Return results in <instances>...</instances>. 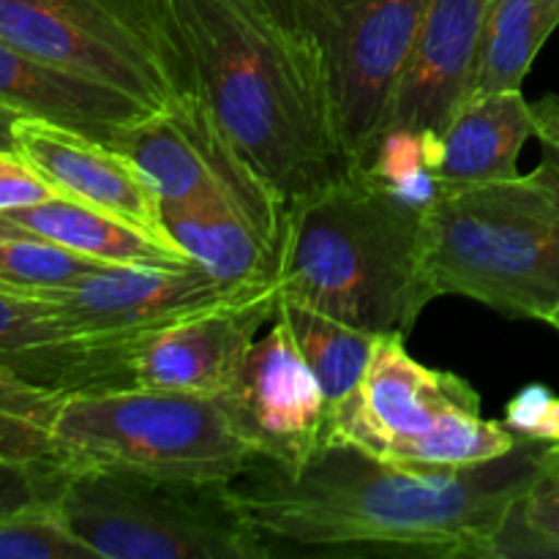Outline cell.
Instances as JSON below:
<instances>
[{
  "label": "cell",
  "mask_w": 559,
  "mask_h": 559,
  "mask_svg": "<svg viewBox=\"0 0 559 559\" xmlns=\"http://www.w3.org/2000/svg\"><path fill=\"white\" fill-rule=\"evenodd\" d=\"M557 456L522 440L491 462L415 467L325 442L298 469L254 456L224 491L267 557L491 559L513 502Z\"/></svg>",
  "instance_id": "6da1fadb"
},
{
  "label": "cell",
  "mask_w": 559,
  "mask_h": 559,
  "mask_svg": "<svg viewBox=\"0 0 559 559\" xmlns=\"http://www.w3.org/2000/svg\"><path fill=\"white\" fill-rule=\"evenodd\" d=\"M191 93L284 202L353 169L325 60L278 0H158Z\"/></svg>",
  "instance_id": "7a4b0ae2"
},
{
  "label": "cell",
  "mask_w": 559,
  "mask_h": 559,
  "mask_svg": "<svg viewBox=\"0 0 559 559\" xmlns=\"http://www.w3.org/2000/svg\"><path fill=\"white\" fill-rule=\"evenodd\" d=\"M426 211L353 167L284 213L278 298L360 331L407 336L435 300L424 265Z\"/></svg>",
  "instance_id": "3957f363"
},
{
  "label": "cell",
  "mask_w": 559,
  "mask_h": 559,
  "mask_svg": "<svg viewBox=\"0 0 559 559\" xmlns=\"http://www.w3.org/2000/svg\"><path fill=\"white\" fill-rule=\"evenodd\" d=\"M435 298L478 300L513 320L549 322L559 304V162L445 189L424 218Z\"/></svg>",
  "instance_id": "277c9868"
},
{
  "label": "cell",
  "mask_w": 559,
  "mask_h": 559,
  "mask_svg": "<svg viewBox=\"0 0 559 559\" xmlns=\"http://www.w3.org/2000/svg\"><path fill=\"white\" fill-rule=\"evenodd\" d=\"M49 431L66 469L115 467L227 486L254 459L218 396L202 393L158 388L74 393L60 402Z\"/></svg>",
  "instance_id": "5b68a950"
},
{
  "label": "cell",
  "mask_w": 559,
  "mask_h": 559,
  "mask_svg": "<svg viewBox=\"0 0 559 559\" xmlns=\"http://www.w3.org/2000/svg\"><path fill=\"white\" fill-rule=\"evenodd\" d=\"M328 442L382 462L469 467L506 456L522 440L480 415V393L464 377L418 364L402 333H388L358 391L331 409Z\"/></svg>",
  "instance_id": "8992f818"
},
{
  "label": "cell",
  "mask_w": 559,
  "mask_h": 559,
  "mask_svg": "<svg viewBox=\"0 0 559 559\" xmlns=\"http://www.w3.org/2000/svg\"><path fill=\"white\" fill-rule=\"evenodd\" d=\"M55 511L102 559H267L224 486L74 467Z\"/></svg>",
  "instance_id": "52a82bcc"
},
{
  "label": "cell",
  "mask_w": 559,
  "mask_h": 559,
  "mask_svg": "<svg viewBox=\"0 0 559 559\" xmlns=\"http://www.w3.org/2000/svg\"><path fill=\"white\" fill-rule=\"evenodd\" d=\"M0 38L147 109L191 93L158 0H0Z\"/></svg>",
  "instance_id": "ba28073f"
},
{
  "label": "cell",
  "mask_w": 559,
  "mask_h": 559,
  "mask_svg": "<svg viewBox=\"0 0 559 559\" xmlns=\"http://www.w3.org/2000/svg\"><path fill=\"white\" fill-rule=\"evenodd\" d=\"M325 60L344 147L360 167L385 126L429 0H278Z\"/></svg>",
  "instance_id": "9c48e42d"
},
{
  "label": "cell",
  "mask_w": 559,
  "mask_h": 559,
  "mask_svg": "<svg viewBox=\"0 0 559 559\" xmlns=\"http://www.w3.org/2000/svg\"><path fill=\"white\" fill-rule=\"evenodd\" d=\"M109 147L140 169L162 207H229L282 246L287 207L218 129L197 93L126 126Z\"/></svg>",
  "instance_id": "30bf717a"
},
{
  "label": "cell",
  "mask_w": 559,
  "mask_h": 559,
  "mask_svg": "<svg viewBox=\"0 0 559 559\" xmlns=\"http://www.w3.org/2000/svg\"><path fill=\"white\" fill-rule=\"evenodd\" d=\"M218 402L249 451L284 469L304 467L328 442L331 404L278 314Z\"/></svg>",
  "instance_id": "8fae6325"
},
{
  "label": "cell",
  "mask_w": 559,
  "mask_h": 559,
  "mask_svg": "<svg viewBox=\"0 0 559 559\" xmlns=\"http://www.w3.org/2000/svg\"><path fill=\"white\" fill-rule=\"evenodd\" d=\"M262 287H224L194 262L115 265L47 295V300L58 306L66 328L76 338L98 347H120L202 311L235 304Z\"/></svg>",
  "instance_id": "7c38bea8"
},
{
  "label": "cell",
  "mask_w": 559,
  "mask_h": 559,
  "mask_svg": "<svg viewBox=\"0 0 559 559\" xmlns=\"http://www.w3.org/2000/svg\"><path fill=\"white\" fill-rule=\"evenodd\" d=\"M278 284L126 344L131 388L222 396L262 328L276 317Z\"/></svg>",
  "instance_id": "4fadbf2b"
},
{
  "label": "cell",
  "mask_w": 559,
  "mask_h": 559,
  "mask_svg": "<svg viewBox=\"0 0 559 559\" xmlns=\"http://www.w3.org/2000/svg\"><path fill=\"white\" fill-rule=\"evenodd\" d=\"M14 151L60 197L109 213L156 240L175 246L164 229L156 191L115 147L47 120L20 118L14 123Z\"/></svg>",
  "instance_id": "5bb4252c"
},
{
  "label": "cell",
  "mask_w": 559,
  "mask_h": 559,
  "mask_svg": "<svg viewBox=\"0 0 559 559\" xmlns=\"http://www.w3.org/2000/svg\"><path fill=\"white\" fill-rule=\"evenodd\" d=\"M491 0H429L404 80L382 129L442 131L473 96Z\"/></svg>",
  "instance_id": "9a60e30c"
},
{
  "label": "cell",
  "mask_w": 559,
  "mask_h": 559,
  "mask_svg": "<svg viewBox=\"0 0 559 559\" xmlns=\"http://www.w3.org/2000/svg\"><path fill=\"white\" fill-rule=\"evenodd\" d=\"M0 366L58 396L129 388L123 344H87L66 328L52 300L5 289H0Z\"/></svg>",
  "instance_id": "2e32d148"
},
{
  "label": "cell",
  "mask_w": 559,
  "mask_h": 559,
  "mask_svg": "<svg viewBox=\"0 0 559 559\" xmlns=\"http://www.w3.org/2000/svg\"><path fill=\"white\" fill-rule=\"evenodd\" d=\"M0 104L25 118L80 131L104 145L126 126L153 112L136 98L33 58L5 38H0Z\"/></svg>",
  "instance_id": "e0dca14e"
},
{
  "label": "cell",
  "mask_w": 559,
  "mask_h": 559,
  "mask_svg": "<svg viewBox=\"0 0 559 559\" xmlns=\"http://www.w3.org/2000/svg\"><path fill=\"white\" fill-rule=\"evenodd\" d=\"M429 131V153L445 189L519 175V156L535 136L533 104L522 91L486 93L462 104L442 131Z\"/></svg>",
  "instance_id": "ac0fdd59"
},
{
  "label": "cell",
  "mask_w": 559,
  "mask_h": 559,
  "mask_svg": "<svg viewBox=\"0 0 559 559\" xmlns=\"http://www.w3.org/2000/svg\"><path fill=\"white\" fill-rule=\"evenodd\" d=\"M0 235H27L76 251L104 265H186L191 262L175 246L87 207L69 197H52L38 205L0 213Z\"/></svg>",
  "instance_id": "d6986e66"
},
{
  "label": "cell",
  "mask_w": 559,
  "mask_h": 559,
  "mask_svg": "<svg viewBox=\"0 0 559 559\" xmlns=\"http://www.w3.org/2000/svg\"><path fill=\"white\" fill-rule=\"evenodd\" d=\"M162 222L169 240L224 287L276 282L278 246L240 213L216 205H164Z\"/></svg>",
  "instance_id": "ffe728a7"
},
{
  "label": "cell",
  "mask_w": 559,
  "mask_h": 559,
  "mask_svg": "<svg viewBox=\"0 0 559 559\" xmlns=\"http://www.w3.org/2000/svg\"><path fill=\"white\" fill-rule=\"evenodd\" d=\"M557 27L559 0H491L473 96L522 91L524 76Z\"/></svg>",
  "instance_id": "44dd1931"
},
{
  "label": "cell",
  "mask_w": 559,
  "mask_h": 559,
  "mask_svg": "<svg viewBox=\"0 0 559 559\" xmlns=\"http://www.w3.org/2000/svg\"><path fill=\"white\" fill-rule=\"evenodd\" d=\"M276 314L287 325L309 369L314 371L331 409L347 402L364 382L380 336L293 300L278 298Z\"/></svg>",
  "instance_id": "7402d4cb"
},
{
  "label": "cell",
  "mask_w": 559,
  "mask_h": 559,
  "mask_svg": "<svg viewBox=\"0 0 559 559\" xmlns=\"http://www.w3.org/2000/svg\"><path fill=\"white\" fill-rule=\"evenodd\" d=\"M358 169L388 194L418 211H429L445 191L431 164L429 131L382 129Z\"/></svg>",
  "instance_id": "603a6c76"
},
{
  "label": "cell",
  "mask_w": 559,
  "mask_h": 559,
  "mask_svg": "<svg viewBox=\"0 0 559 559\" xmlns=\"http://www.w3.org/2000/svg\"><path fill=\"white\" fill-rule=\"evenodd\" d=\"M104 262L27 235H0V289L47 298L91 273L107 271Z\"/></svg>",
  "instance_id": "cb8c5ba5"
},
{
  "label": "cell",
  "mask_w": 559,
  "mask_h": 559,
  "mask_svg": "<svg viewBox=\"0 0 559 559\" xmlns=\"http://www.w3.org/2000/svg\"><path fill=\"white\" fill-rule=\"evenodd\" d=\"M491 559H559V456L513 502Z\"/></svg>",
  "instance_id": "d4e9b609"
},
{
  "label": "cell",
  "mask_w": 559,
  "mask_h": 559,
  "mask_svg": "<svg viewBox=\"0 0 559 559\" xmlns=\"http://www.w3.org/2000/svg\"><path fill=\"white\" fill-rule=\"evenodd\" d=\"M0 559H93V555L60 522L55 506H38L0 519Z\"/></svg>",
  "instance_id": "484cf974"
},
{
  "label": "cell",
  "mask_w": 559,
  "mask_h": 559,
  "mask_svg": "<svg viewBox=\"0 0 559 559\" xmlns=\"http://www.w3.org/2000/svg\"><path fill=\"white\" fill-rule=\"evenodd\" d=\"M69 469L63 464H31L0 459V519L38 506H55Z\"/></svg>",
  "instance_id": "4316f807"
},
{
  "label": "cell",
  "mask_w": 559,
  "mask_h": 559,
  "mask_svg": "<svg viewBox=\"0 0 559 559\" xmlns=\"http://www.w3.org/2000/svg\"><path fill=\"white\" fill-rule=\"evenodd\" d=\"M502 424L519 440L559 445V396L544 382H530L508 402Z\"/></svg>",
  "instance_id": "83f0119b"
},
{
  "label": "cell",
  "mask_w": 559,
  "mask_h": 559,
  "mask_svg": "<svg viewBox=\"0 0 559 559\" xmlns=\"http://www.w3.org/2000/svg\"><path fill=\"white\" fill-rule=\"evenodd\" d=\"M0 459L31 464H60L49 426L3 407H0Z\"/></svg>",
  "instance_id": "f1b7e54d"
},
{
  "label": "cell",
  "mask_w": 559,
  "mask_h": 559,
  "mask_svg": "<svg viewBox=\"0 0 559 559\" xmlns=\"http://www.w3.org/2000/svg\"><path fill=\"white\" fill-rule=\"evenodd\" d=\"M58 197V191L11 147L0 151V213L38 205Z\"/></svg>",
  "instance_id": "f546056e"
},
{
  "label": "cell",
  "mask_w": 559,
  "mask_h": 559,
  "mask_svg": "<svg viewBox=\"0 0 559 559\" xmlns=\"http://www.w3.org/2000/svg\"><path fill=\"white\" fill-rule=\"evenodd\" d=\"M63 399L66 396L41 391V388L20 380V377L11 374L9 369L0 366V407L3 409H11V413L27 415V418L52 426V418Z\"/></svg>",
  "instance_id": "4dcf8cb0"
},
{
  "label": "cell",
  "mask_w": 559,
  "mask_h": 559,
  "mask_svg": "<svg viewBox=\"0 0 559 559\" xmlns=\"http://www.w3.org/2000/svg\"><path fill=\"white\" fill-rule=\"evenodd\" d=\"M535 136L544 145V156L559 162V93H546L533 102Z\"/></svg>",
  "instance_id": "1f68e13d"
},
{
  "label": "cell",
  "mask_w": 559,
  "mask_h": 559,
  "mask_svg": "<svg viewBox=\"0 0 559 559\" xmlns=\"http://www.w3.org/2000/svg\"><path fill=\"white\" fill-rule=\"evenodd\" d=\"M20 118H25V115L14 112V109L0 104V151H11L14 147V123Z\"/></svg>",
  "instance_id": "d6a6232c"
},
{
  "label": "cell",
  "mask_w": 559,
  "mask_h": 559,
  "mask_svg": "<svg viewBox=\"0 0 559 559\" xmlns=\"http://www.w3.org/2000/svg\"><path fill=\"white\" fill-rule=\"evenodd\" d=\"M546 325H551V328H555V331L559 333V304H557L555 314H551V317H549V322H546Z\"/></svg>",
  "instance_id": "836d02e7"
}]
</instances>
